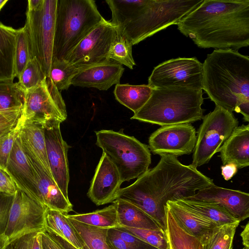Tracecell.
I'll list each match as a JSON object with an SVG mask.
<instances>
[{
  "label": "cell",
  "mask_w": 249,
  "mask_h": 249,
  "mask_svg": "<svg viewBox=\"0 0 249 249\" xmlns=\"http://www.w3.org/2000/svg\"><path fill=\"white\" fill-rule=\"evenodd\" d=\"M213 180L191 164H182L171 155L160 156L158 163L137 178L130 185L121 188L117 198L129 202L152 217L165 231V206L168 201L187 199Z\"/></svg>",
  "instance_id": "6da1fadb"
},
{
  "label": "cell",
  "mask_w": 249,
  "mask_h": 249,
  "mask_svg": "<svg viewBox=\"0 0 249 249\" xmlns=\"http://www.w3.org/2000/svg\"><path fill=\"white\" fill-rule=\"evenodd\" d=\"M177 26L199 48L238 51L249 46V0H203Z\"/></svg>",
  "instance_id": "7a4b0ae2"
},
{
  "label": "cell",
  "mask_w": 249,
  "mask_h": 249,
  "mask_svg": "<svg viewBox=\"0 0 249 249\" xmlns=\"http://www.w3.org/2000/svg\"><path fill=\"white\" fill-rule=\"evenodd\" d=\"M203 65V89L215 105L249 121V57L238 51L214 50Z\"/></svg>",
  "instance_id": "3957f363"
},
{
  "label": "cell",
  "mask_w": 249,
  "mask_h": 249,
  "mask_svg": "<svg viewBox=\"0 0 249 249\" xmlns=\"http://www.w3.org/2000/svg\"><path fill=\"white\" fill-rule=\"evenodd\" d=\"M203 0H107L112 24L133 45L176 24Z\"/></svg>",
  "instance_id": "277c9868"
},
{
  "label": "cell",
  "mask_w": 249,
  "mask_h": 249,
  "mask_svg": "<svg viewBox=\"0 0 249 249\" xmlns=\"http://www.w3.org/2000/svg\"><path fill=\"white\" fill-rule=\"evenodd\" d=\"M202 90L183 88L153 89L145 105L131 119L165 126L202 119Z\"/></svg>",
  "instance_id": "5b68a950"
},
{
  "label": "cell",
  "mask_w": 249,
  "mask_h": 249,
  "mask_svg": "<svg viewBox=\"0 0 249 249\" xmlns=\"http://www.w3.org/2000/svg\"><path fill=\"white\" fill-rule=\"evenodd\" d=\"M104 19L93 0H57L52 60L66 59Z\"/></svg>",
  "instance_id": "8992f818"
},
{
  "label": "cell",
  "mask_w": 249,
  "mask_h": 249,
  "mask_svg": "<svg viewBox=\"0 0 249 249\" xmlns=\"http://www.w3.org/2000/svg\"><path fill=\"white\" fill-rule=\"evenodd\" d=\"M96 144L117 168L123 181L138 178L151 162L148 146L133 136L112 130L95 132Z\"/></svg>",
  "instance_id": "52a82bcc"
},
{
  "label": "cell",
  "mask_w": 249,
  "mask_h": 249,
  "mask_svg": "<svg viewBox=\"0 0 249 249\" xmlns=\"http://www.w3.org/2000/svg\"><path fill=\"white\" fill-rule=\"evenodd\" d=\"M56 4L57 0H43L36 9L27 10L24 26L32 57L38 60L47 77L49 76L53 59Z\"/></svg>",
  "instance_id": "ba28073f"
},
{
  "label": "cell",
  "mask_w": 249,
  "mask_h": 249,
  "mask_svg": "<svg viewBox=\"0 0 249 249\" xmlns=\"http://www.w3.org/2000/svg\"><path fill=\"white\" fill-rule=\"evenodd\" d=\"M238 124L232 112L215 105L214 110L202 118L191 164L197 168L209 162Z\"/></svg>",
  "instance_id": "9c48e42d"
},
{
  "label": "cell",
  "mask_w": 249,
  "mask_h": 249,
  "mask_svg": "<svg viewBox=\"0 0 249 249\" xmlns=\"http://www.w3.org/2000/svg\"><path fill=\"white\" fill-rule=\"evenodd\" d=\"M25 123L43 124L51 120L61 123L67 117L66 105L60 91L49 77L25 91L21 115Z\"/></svg>",
  "instance_id": "30bf717a"
},
{
  "label": "cell",
  "mask_w": 249,
  "mask_h": 249,
  "mask_svg": "<svg viewBox=\"0 0 249 249\" xmlns=\"http://www.w3.org/2000/svg\"><path fill=\"white\" fill-rule=\"evenodd\" d=\"M203 65L196 57H178L156 66L148 77L152 89L183 88L202 90Z\"/></svg>",
  "instance_id": "8fae6325"
},
{
  "label": "cell",
  "mask_w": 249,
  "mask_h": 249,
  "mask_svg": "<svg viewBox=\"0 0 249 249\" xmlns=\"http://www.w3.org/2000/svg\"><path fill=\"white\" fill-rule=\"evenodd\" d=\"M47 208L18 189L14 196L4 232L10 243L25 234L45 231Z\"/></svg>",
  "instance_id": "7c38bea8"
},
{
  "label": "cell",
  "mask_w": 249,
  "mask_h": 249,
  "mask_svg": "<svg viewBox=\"0 0 249 249\" xmlns=\"http://www.w3.org/2000/svg\"><path fill=\"white\" fill-rule=\"evenodd\" d=\"M116 26L105 19L93 29L66 58L78 69L110 61L108 53Z\"/></svg>",
  "instance_id": "4fadbf2b"
},
{
  "label": "cell",
  "mask_w": 249,
  "mask_h": 249,
  "mask_svg": "<svg viewBox=\"0 0 249 249\" xmlns=\"http://www.w3.org/2000/svg\"><path fill=\"white\" fill-rule=\"evenodd\" d=\"M196 141V132L191 124L165 125L151 134L148 147L154 154L177 158L192 153Z\"/></svg>",
  "instance_id": "5bb4252c"
},
{
  "label": "cell",
  "mask_w": 249,
  "mask_h": 249,
  "mask_svg": "<svg viewBox=\"0 0 249 249\" xmlns=\"http://www.w3.org/2000/svg\"><path fill=\"white\" fill-rule=\"evenodd\" d=\"M61 122L51 120L43 124L48 160L52 177L65 197H68L70 180L68 160L69 145L63 140Z\"/></svg>",
  "instance_id": "9a60e30c"
},
{
  "label": "cell",
  "mask_w": 249,
  "mask_h": 249,
  "mask_svg": "<svg viewBox=\"0 0 249 249\" xmlns=\"http://www.w3.org/2000/svg\"><path fill=\"white\" fill-rule=\"evenodd\" d=\"M122 183L117 168L103 153L91 181L88 196L97 206L112 203L117 198Z\"/></svg>",
  "instance_id": "2e32d148"
},
{
  "label": "cell",
  "mask_w": 249,
  "mask_h": 249,
  "mask_svg": "<svg viewBox=\"0 0 249 249\" xmlns=\"http://www.w3.org/2000/svg\"><path fill=\"white\" fill-rule=\"evenodd\" d=\"M187 199L217 204L240 222L249 217V194L240 190L221 187L213 183Z\"/></svg>",
  "instance_id": "e0dca14e"
},
{
  "label": "cell",
  "mask_w": 249,
  "mask_h": 249,
  "mask_svg": "<svg viewBox=\"0 0 249 249\" xmlns=\"http://www.w3.org/2000/svg\"><path fill=\"white\" fill-rule=\"evenodd\" d=\"M124 70L122 65L113 60L79 69L72 79L71 85L107 90L113 85L120 84Z\"/></svg>",
  "instance_id": "ac0fdd59"
},
{
  "label": "cell",
  "mask_w": 249,
  "mask_h": 249,
  "mask_svg": "<svg viewBox=\"0 0 249 249\" xmlns=\"http://www.w3.org/2000/svg\"><path fill=\"white\" fill-rule=\"evenodd\" d=\"M5 170L12 178L18 189L40 202L34 171L23 151L19 135L10 153Z\"/></svg>",
  "instance_id": "d6986e66"
},
{
  "label": "cell",
  "mask_w": 249,
  "mask_h": 249,
  "mask_svg": "<svg viewBox=\"0 0 249 249\" xmlns=\"http://www.w3.org/2000/svg\"><path fill=\"white\" fill-rule=\"evenodd\" d=\"M27 158L36 178L39 201L47 208L63 213L68 214L72 211V204L63 195L53 179L39 165Z\"/></svg>",
  "instance_id": "ffe728a7"
},
{
  "label": "cell",
  "mask_w": 249,
  "mask_h": 249,
  "mask_svg": "<svg viewBox=\"0 0 249 249\" xmlns=\"http://www.w3.org/2000/svg\"><path fill=\"white\" fill-rule=\"evenodd\" d=\"M19 137L26 156L39 164L53 178L47 158L43 125L24 122Z\"/></svg>",
  "instance_id": "44dd1931"
},
{
  "label": "cell",
  "mask_w": 249,
  "mask_h": 249,
  "mask_svg": "<svg viewBox=\"0 0 249 249\" xmlns=\"http://www.w3.org/2000/svg\"><path fill=\"white\" fill-rule=\"evenodd\" d=\"M223 165L234 164L238 168L249 165V125L237 126L219 149Z\"/></svg>",
  "instance_id": "7402d4cb"
},
{
  "label": "cell",
  "mask_w": 249,
  "mask_h": 249,
  "mask_svg": "<svg viewBox=\"0 0 249 249\" xmlns=\"http://www.w3.org/2000/svg\"><path fill=\"white\" fill-rule=\"evenodd\" d=\"M166 206L178 224L186 231L198 238L203 245L211 231L217 226L210 220L177 201H168Z\"/></svg>",
  "instance_id": "603a6c76"
},
{
  "label": "cell",
  "mask_w": 249,
  "mask_h": 249,
  "mask_svg": "<svg viewBox=\"0 0 249 249\" xmlns=\"http://www.w3.org/2000/svg\"><path fill=\"white\" fill-rule=\"evenodd\" d=\"M112 204L116 209L120 227L162 229L152 217L133 204L120 198L116 199Z\"/></svg>",
  "instance_id": "cb8c5ba5"
},
{
  "label": "cell",
  "mask_w": 249,
  "mask_h": 249,
  "mask_svg": "<svg viewBox=\"0 0 249 249\" xmlns=\"http://www.w3.org/2000/svg\"><path fill=\"white\" fill-rule=\"evenodd\" d=\"M17 29L0 22V81L14 80Z\"/></svg>",
  "instance_id": "d4e9b609"
},
{
  "label": "cell",
  "mask_w": 249,
  "mask_h": 249,
  "mask_svg": "<svg viewBox=\"0 0 249 249\" xmlns=\"http://www.w3.org/2000/svg\"><path fill=\"white\" fill-rule=\"evenodd\" d=\"M45 231L63 238L77 249L84 248L82 239L65 213L47 208Z\"/></svg>",
  "instance_id": "484cf974"
},
{
  "label": "cell",
  "mask_w": 249,
  "mask_h": 249,
  "mask_svg": "<svg viewBox=\"0 0 249 249\" xmlns=\"http://www.w3.org/2000/svg\"><path fill=\"white\" fill-rule=\"evenodd\" d=\"M152 89L148 85L118 84L115 86L114 94L119 103L131 110L134 114L148 100Z\"/></svg>",
  "instance_id": "4316f807"
},
{
  "label": "cell",
  "mask_w": 249,
  "mask_h": 249,
  "mask_svg": "<svg viewBox=\"0 0 249 249\" xmlns=\"http://www.w3.org/2000/svg\"><path fill=\"white\" fill-rule=\"evenodd\" d=\"M166 230L170 249H204L202 242L186 231L165 206Z\"/></svg>",
  "instance_id": "83f0119b"
},
{
  "label": "cell",
  "mask_w": 249,
  "mask_h": 249,
  "mask_svg": "<svg viewBox=\"0 0 249 249\" xmlns=\"http://www.w3.org/2000/svg\"><path fill=\"white\" fill-rule=\"evenodd\" d=\"M176 201L192 211L208 218L217 226L240 223L225 208L217 204L188 199H182Z\"/></svg>",
  "instance_id": "f1b7e54d"
},
{
  "label": "cell",
  "mask_w": 249,
  "mask_h": 249,
  "mask_svg": "<svg viewBox=\"0 0 249 249\" xmlns=\"http://www.w3.org/2000/svg\"><path fill=\"white\" fill-rule=\"evenodd\" d=\"M66 216L79 222L102 228H116L120 226L115 205L112 204L93 212Z\"/></svg>",
  "instance_id": "f546056e"
},
{
  "label": "cell",
  "mask_w": 249,
  "mask_h": 249,
  "mask_svg": "<svg viewBox=\"0 0 249 249\" xmlns=\"http://www.w3.org/2000/svg\"><path fill=\"white\" fill-rule=\"evenodd\" d=\"M69 220L82 239L85 249H114L107 238L108 229Z\"/></svg>",
  "instance_id": "4dcf8cb0"
},
{
  "label": "cell",
  "mask_w": 249,
  "mask_h": 249,
  "mask_svg": "<svg viewBox=\"0 0 249 249\" xmlns=\"http://www.w3.org/2000/svg\"><path fill=\"white\" fill-rule=\"evenodd\" d=\"M132 45L117 27L108 53V59L132 70L136 63L132 53Z\"/></svg>",
  "instance_id": "1f68e13d"
},
{
  "label": "cell",
  "mask_w": 249,
  "mask_h": 249,
  "mask_svg": "<svg viewBox=\"0 0 249 249\" xmlns=\"http://www.w3.org/2000/svg\"><path fill=\"white\" fill-rule=\"evenodd\" d=\"M78 70V68L65 59H54L52 60L49 77L61 91L67 90L71 85L72 79Z\"/></svg>",
  "instance_id": "d6a6232c"
},
{
  "label": "cell",
  "mask_w": 249,
  "mask_h": 249,
  "mask_svg": "<svg viewBox=\"0 0 249 249\" xmlns=\"http://www.w3.org/2000/svg\"><path fill=\"white\" fill-rule=\"evenodd\" d=\"M25 91L18 82L0 81V110L23 107Z\"/></svg>",
  "instance_id": "836d02e7"
},
{
  "label": "cell",
  "mask_w": 249,
  "mask_h": 249,
  "mask_svg": "<svg viewBox=\"0 0 249 249\" xmlns=\"http://www.w3.org/2000/svg\"><path fill=\"white\" fill-rule=\"evenodd\" d=\"M238 223L216 226L204 243V249H232Z\"/></svg>",
  "instance_id": "e575fe53"
},
{
  "label": "cell",
  "mask_w": 249,
  "mask_h": 249,
  "mask_svg": "<svg viewBox=\"0 0 249 249\" xmlns=\"http://www.w3.org/2000/svg\"><path fill=\"white\" fill-rule=\"evenodd\" d=\"M31 58L29 37L24 26L17 31L14 56L15 77L19 76Z\"/></svg>",
  "instance_id": "d590c367"
},
{
  "label": "cell",
  "mask_w": 249,
  "mask_h": 249,
  "mask_svg": "<svg viewBox=\"0 0 249 249\" xmlns=\"http://www.w3.org/2000/svg\"><path fill=\"white\" fill-rule=\"evenodd\" d=\"M46 77L38 60L33 57L29 60L24 69L18 77V82L25 91L37 86Z\"/></svg>",
  "instance_id": "8d00e7d4"
},
{
  "label": "cell",
  "mask_w": 249,
  "mask_h": 249,
  "mask_svg": "<svg viewBox=\"0 0 249 249\" xmlns=\"http://www.w3.org/2000/svg\"><path fill=\"white\" fill-rule=\"evenodd\" d=\"M146 243L158 249H170L165 231L162 229L153 230L120 227Z\"/></svg>",
  "instance_id": "74e56055"
},
{
  "label": "cell",
  "mask_w": 249,
  "mask_h": 249,
  "mask_svg": "<svg viewBox=\"0 0 249 249\" xmlns=\"http://www.w3.org/2000/svg\"><path fill=\"white\" fill-rule=\"evenodd\" d=\"M23 124L24 121L20 116L13 129L0 136V168L5 170L10 153Z\"/></svg>",
  "instance_id": "f35d334b"
},
{
  "label": "cell",
  "mask_w": 249,
  "mask_h": 249,
  "mask_svg": "<svg viewBox=\"0 0 249 249\" xmlns=\"http://www.w3.org/2000/svg\"><path fill=\"white\" fill-rule=\"evenodd\" d=\"M23 107L0 110V136L17 125L21 115Z\"/></svg>",
  "instance_id": "ab89813d"
},
{
  "label": "cell",
  "mask_w": 249,
  "mask_h": 249,
  "mask_svg": "<svg viewBox=\"0 0 249 249\" xmlns=\"http://www.w3.org/2000/svg\"><path fill=\"white\" fill-rule=\"evenodd\" d=\"M11 243L15 249H43L41 232L25 234Z\"/></svg>",
  "instance_id": "60d3db41"
},
{
  "label": "cell",
  "mask_w": 249,
  "mask_h": 249,
  "mask_svg": "<svg viewBox=\"0 0 249 249\" xmlns=\"http://www.w3.org/2000/svg\"><path fill=\"white\" fill-rule=\"evenodd\" d=\"M114 229L116 233L126 243L129 249H157L121 228Z\"/></svg>",
  "instance_id": "b9f144b4"
},
{
  "label": "cell",
  "mask_w": 249,
  "mask_h": 249,
  "mask_svg": "<svg viewBox=\"0 0 249 249\" xmlns=\"http://www.w3.org/2000/svg\"><path fill=\"white\" fill-rule=\"evenodd\" d=\"M14 196L0 193V234L6 230Z\"/></svg>",
  "instance_id": "7bdbcfd3"
},
{
  "label": "cell",
  "mask_w": 249,
  "mask_h": 249,
  "mask_svg": "<svg viewBox=\"0 0 249 249\" xmlns=\"http://www.w3.org/2000/svg\"><path fill=\"white\" fill-rule=\"evenodd\" d=\"M18 188L7 171L0 168V193L14 195Z\"/></svg>",
  "instance_id": "ee69618b"
},
{
  "label": "cell",
  "mask_w": 249,
  "mask_h": 249,
  "mask_svg": "<svg viewBox=\"0 0 249 249\" xmlns=\"http://www.w3.org/2000/svg\"><path fill=\"white\" fill-rule=\"evenodd\" d=\"M43 249H65L52 235L46 231L41 232Z\"/></svg>",
  "instance_id": "f6af8a7d"
},
{
  "label": "cell",
  "mask_w": 249,
  "mask_h": 249,
  "mask_svg": "<svg viewBox=\"0 0 249 249\" xmlns=\"http://www.w3.org/2000/svg\"><path fill=\"white\" fill-rule=\"evenodd\" d=\"M107 238L114 249H129L126 243L116 233L114 228L108 229Z\"/></svg>",
  "instance_id": "bcb514c9"
},
{
  "label": "cell",
  "mask_w": 249,
  "mask_h": 249,
  "mask_svg": "<svg viewBox=\"0 0 249 249\" xmlns=\"http://www.w3.org/2000/svg\"><path fill=\"white\" fill-rule=\"evenodd\" d=\"M237 167L233 163H228L221 167V175L227 181L231 179L237 172Z\"/></svg>",
  "instance_id": "7dc6e473"
},
{
  "label": "cell",
  "mask_w": 249,
  "mask_h": 249,
  "mask_svg": "<svg viewBox=\"0 0 249 249\" xmlns=\"http://www.w3.org/2000/svg\"><path fill=\"white\" fill-rule=\"evenodd\" d=\"M242 237V244L244 248L249 249V223L248 222L244 226L242 231L240 233Z\"/></svg>",
  "instance_id": "c3c4849f"
},
{
  "label": "cell",
  "mask_w": 249,
  "mask_h": 249,
  "mask_svg": "<svg viewBox=\"0 0 249 249\" xmlns=\"http://www.w3.org/2000/svg\"><path fill=\"white\" fill-rule=\"evenodd\" d=\"M51 235H52L53 237H54L62 246L65 249H85L84 248H81V249H77L74 246H73L72 245L68 243L67 241L63 239V238L50 233Z\"/></svg>",
  "instance_id": "681fc988"
},
{
  "label": "cell",
  "mask_w": 249,
  "mask_h": 249,
  "mask_svg": "<svg viewBox=\"0 0 249 249\" xmlns=\"http://www.w3.org/2000/svg\"><path fill=\"white\" fill-rule=\"evenodd\" d=\"M43 0H28L27 10H34L36 9L41 4Z\"/></svg>",
  "instance_id": "f907efd6"
},
{
  "label": "cell",
  "mask_w": 249,
  "mask_h": 249,
  "mask_svg": "<svg viewBox=\"0 0 249 249\" xmlns=\"http://www.w3.org/2000/svg\"><path fill=\"white\" fill-rule=\"evenodd\" d=\"M10 243L8 238L4 233L0 234V249H5Z\"/></svg>",
  "instance_id": "816d5d0a"
},
{
  "label": "cell",
  "mask_w": 249,
  "mask_h": 249,
  "mask_svg": "<svg viewBox=\"0 0 249 249\" xmlns=\"http://www.w3.org/2000/svg\"><path fill=\"white\" fill-rule=\"evenodd\" d=\"M8 1V0H0V11Z\"/></svg>",
  "instance_id": "f5cc1de1"
},
{
  "label": "cell",
  "mask_w": 249,
  "mask_h": 249,
  "mask_svg": "<svg viewBox=\"0 0 249 249\" xmlns=\"http://www.w3.org/2000/svg\"><path fill=\"white\" fill-rule=\"evenodd\" d=\"M5 249H15V248H14L13 246L12 245V243H10L9 244H8L6 247L5 248Z\"/></svg>",
  "instance_id": "db71d44e"
},
{
  "label": "cell",
  "mask_w": 249,
  "mask_h": 249,
  "mask_svg": "<svg viewBox=\"0 0 249 249\" xmlns=\"http://www.w3.org/2000/svg\"><path fill=\"white\" fill-rule=\"evenodd\" d=\"M246 249V248H244V247L243 248H242V249Z\"/></svg>",
  "instance_id": "11a10c76"
},
{
  "label": "cell",
  "mask_w": 249,
  "mask_h": 249,
  "mask_svg": "<svg viewBox=\"0 0 249 249\" xmlns=\"http://www.w3.org/2000/svg\"></svg>",
  "instance_id": "9f6ffc18"
}]
</instances>
